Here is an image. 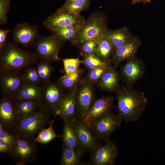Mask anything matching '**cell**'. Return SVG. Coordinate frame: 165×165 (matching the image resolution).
Wrapping results in <instances>:
<instances>
[{
    "mask_svg": "<svg viewBox=\"0 0 165 165\" xmlns=\"http://www.w3.org/2000/svg\"><path fill=\"white\" fill-rule=\"evenodd\" d=\"M118 115L126 122L138 121L143 113L148 100L143 92L123 86L116 91Z\"/></svg>",
    "mask_w": 165,
    "mask_h": 165,
    "instance_id": "obj_1",
    "label": "cell"
},
{
    "mask_svg": "<svg viewBox=\"0 0 165 165\" xmlns=\"http://www.w3.org/2000/svg\"><path fill=\"white\" fill-rule=\"evenodd\" d=\"M0 73L20 70L37 62L35 53L22 49L15 42L6 43L0 50Z\"/></svg>",
    "mask_w": 165,
    "mask_h": 165,
    "instance_id": "obj_2",
    "label": "cell"
},
{
    "mask_svg": "<svg viewBox=\"0 0 165 165\" xmlns=\"http://www.w3.org/2000/svg\"><path fill=\"white\" fill-rule=\"evenodd\" d=\"M52 113L41 108L28 116L18 118L8 130L15 136L34 139V135L45 128Z\"/></svg>",
    "mask_w": 165,
    "mask_h": 165,
    "instance_id": "obj_3",
    "label": "cell"
},
{
    "mask_svg": "<svg viewBox=\"0 0 165 165\" xmlns=\"http://www.w3.org/2000/svg\"><path fill=\"white\" fill-rule=\"evenodd\" d=\"M107 20L102 12L95 11L85 20L75 38L71 42L80 45L89 40L96 41L105 35L108 29Z\"/></svg>",
    "mask_w": 165,
    "mask_h": 165,
    "instance_id": "obj_4",
    "label": "cell"
},
{
    "mask_svg": "<svg viewBox=\"0 0 165 165\" xmlns=\"http://www.w3.org/2000/svg\"><path fill=\"white\" fill-rule=\"evenodd\" d=\"M63 42L52 33L46 36L39 35L32 45L38 59L50 63L59 60L58 54Z\"/></svg>",
    "mask_w": 165,
    "mask_h": 165,
    "instance_id": "obj_5",
    "label": "cell"
},
{
    "mask_svg": "<svg viewBox=\"0 0 165 165\" xmlns=\"http://www.w3.org/2000/svg\"><path fill=\"white\" fill-rule=\"evenodd\" d=\"M15 137L9 154L11 159L18 165L35 161L37 149L34 139L19 136Z\"/></svg>",
    "mask_w": 165,
    "mask_h": 165,
    "instance_id": "obj_6",
    "label": "cell"
},
{
    "mask_svg": "<svg viewBox=\"0 0 165 165\" xmlns=\"http://www.w3.org/2000/svg\"><path fill=\"white\" fill-rule=\"evenodd\" d=\"M123 120L118 115L109 112L94 122L89 127L98 140L105 141L121 125Z\"/></svg>",
    "mask_w": 165,
    "mask_h": 165,
    "instance_id": "obj_7",
    "label": "cell"
},
{
    "mask_svg": "<svg viewBox=\"0 0 165 165\" xmlns=\"http://www.w3.org/2000/svg\"><path fill=\"white\" fill-rule=\"evenodd\" d=\"M40 98L39 100L41 108L55 114L64 96L59 84L50 81L43 82Z\"/></svg>",
    "mask_w": 165,
    "mask_h": 165,
    "instance_id": "obj_8",
    "label": "cell"
},
{
    "mask_svg": "<svg viewBox=\"0 0 165 165\" xmlns=\"http://www.w3.org/2000/svg\"><path fill=\"white\" fill-rule=\"evenodd\" d=\"M103 145L98 146L91 152L90 163L93 165H112L117 159L118 152L114 142L108 139Z\"/></svg>",
    "mask_w": 165,
    "mask_h": 165,
    "instance_id": "obj_9",
    "label": "cell"
},
{
    "mask_svg": "<svg viewBox=\"0 0 165 165\" xmlns=\"http://www.w3.org/2000/svg\"><path fill=\"white\" fill-rule=\"evenodd\" d=\"M85 19L80 14H74L66 12L56 11L43 21V26L52 33L62 27L82 25Z\"/></svg>",
    "mask_w": 165,
    "mask_h": 165,
    "instance_id": "obj_10",
    "label": "cell"
},
{
    "mask_svg": "<svg viewBox=\"0 0 165 165\" xmlns=\"http://www.w3.org/2000/svg\"><path fill=\"white\" fill-rule=\"evenodd\" d=\"M145 71V66L143 61L135 56L126 60L121 66L120 76L126 86L132 87L144 75Z\"/></svg>",
    "mask_w": 165,
    "mask_h": 165,
    "instance_id": "obj_11",
    "label": "cell"
},
{
    "mask_svg": "<svg viewBox=\"0 0 165 165\" xmlns=\"http://www.w3.org/2000/svg\"><path fill=\"white\" fill-rule=\"evenodd\" d=\"M71 123L76 133L79 148L83 153L91 152L101 145L98 140L80 119L77 117Z\"/></svg>",
    "mask_w": 165,
    "mask_h": 165,
    "instance_id": "obj_12",
    "label": "cell"
},
{
    "mask_svg": "<svg viewBox=\"0 0 165 165\" xmlns=\"http://www.w3.org/2000/svg\"><path fill=\"white\" fill-rule=\"evenodd\" d=\"M0 84L3 94L13 97L25 83L20 70L1 73Z\"/></svg>",
    "mask_w": 165,
    "mask_h": 165,
    "instance_id": "obj_13",
    "label": "cell"
},
{
    "mask_svg": "<svg viewBox=\"0 0 165 165\" xmlns=\"http://www.w3.org/2000/svg\"><path fill=\"white\" fill-rule=\"evenodd\" d=\"M113 99L112 97H105L94 100L84 117L82 122L88 127L97 119L110 111Z\"/></svg>",
    "mask_w": 165,
    "mask_h": 165,
    "instance_id": "obj_14",
    "label": "cell"
},
{
    "mask_svg": "<svg viewBox=\"0 0 165 165\" xmlns=\"http://www.w3.org/2000/svg\"><path fill=\"white\" fill-rule=\"evenodd\" d=\"M39 36L37 27L26 22L17 24L12 32V39L15 43L25 47L32 43Z\"/></svg>",
    "mask_w": 165,
    "mask_h": 165,
    "instance_id": "obj_15",
    "label": "cell"
},
{
    "mask_svg": "<svg viewBox=\"0 0 165 165\" xmlns=\"http://www.w3.org/2000/svg\"><path fill=\"white\" fill-rule=\"evenodd\" d=\"M16 100L13 97L2 94L0 101V123L7 130L17 119Z\"/></svg>",
    "mask_w": 165,
    "mask_h": 165,
    "instance_id": "obj_16",
    "label": "cell"
},
{
    "mask_svg": "<svg viewBox=\"0 0 165 165\" xmlns=\"http://www.w3.org/2000/svg\"><path fill=\"white\" fill-rule=\"evenodd\" d=\"M141 44L140 39L138 36H134L131 40L115 50L111 59L114 67H118L123 61L135 56Z\"/></svg>",
    "mask_w": 165,
    "mask_h": 165,
    "instance_id": "obj_17",
    "label": "cell"
},
{
    "mask_svg": "<svg viewBox=\"0 0 165 165\" xmlns=\"http://www.w3.org/2000/svg\"><path fill=\"white\" fill-rule=\"evenodd\" d=\"M54 115L64 122L71 123L77 117L76 93L73 91L64 96Z\"/></svg>",
    "mask_w": 165,
    "mask_h": 165,
    "instance_id": "obj_18",
    "label": "cell"
},
{
    "mask_svg": "<svg viewBox=\"0 0 165 165\" xmlns=\"http://www.w3.org/2000/svg\"><path fill=\"white\" fill-rule=\"evenodd\" d=\"M77 117L82 120L94 101L92 87L89 84L83 85L76 94Z\"/></svg>",
    "mask_w": 165,
    "mask_h": 165,
    "instance_id": "obj_19",
    "label": "cell"
},
{
    "mask_svg": "<svg viewBox=\"0 0 165 165\" xmlns=\"http://www.w3.org/2000/svg\"><path fill=\"white\" fill-rule=\"evenodd\" d=\"M105 35L112 43L114 50L131 40L134 37L127 26L117 29H108Z\"/></svg>",
    "mask_w": 165,
    "mask_h": 165,
    "instance_id": "obj_20",
    "label": "cell"
},
{
    "mask_svg": "<svg viewBox=\"0 0 165 165\" xmlns=\"http://www.w3.org/2000/svg\"><path fill=\"white\" fill-rule=\"evenodd\" d=\"M99 80L100 87L107 91H116L119 88V76L114 67L110 66Z\"/></svg>",
    "mask_w": 165,
    "mask_h": 165,
    "instance_id": "obj_21",
    "label": "cell"
},
{
    "mask_svg": "<svg viewBox=\"0 0 165 165\" xmlns=\"http://www.w3.org/2000/svg\"><path fill=\"white\" fill-rule=\"evenodd\" d=\"M42 86L40 85L25 83L13 97L16 100H39Z\"/></svg>",
    "mask_w": 165,
    "mask_h": 165,
    "instance_id": "obj_22",
    "label": "cell"
},
{
    "mask_svg": "<svg viewBox=\"0 0 165 165\" xmlns=\"http://www.w3.org/2000/svg\"><path fill=\"white\" fill-rule=\"evenodd\" d=\"M15 106L17 119L31 115L41 108L39 100H16Z\"/></svg>",
    "mask_w": 165,
    "mask_h": 165,
    "instance_id": "obj_23",
    "label": "cell"
},
{
    "mask_svg": "<svg viewBox=\"0 0 165 165\" xmlns=\"http://www.w3.org/2000/svg\"><path fill=\"white\" fill-rule=\"evenodd\" d=\"M61 137L63 141V144L70 148L84 153L79 148L76 133L70 122H64Z\"/></svg>",
    "mask_w": 165,
    "mask_h": 165,
    "instance_id": "obj_24",
    "label": "cell"
},
{
    "mask_svg": "<svg viewBox=\"0 0 165 165\" xmlns=\"http://www.w3.org/2000/svg\"><path fill=\"white\" fill-rule=\"evenodd\" d=\"M96 42L98 46L95 54L104 61H110L114 50L110 41L105 35Z\"/></svg>",
    "mask_w": 165,
    "mask_h": 165,
    "instance_id": "obj_25",
    "label": "cell"
},
{
    "mask_svg": "<svg viewBox=\"0 0 165 165\" xmlns=\"http://www.w3.org/2000/svg\"><path fill=\"white\" fill-rule=\"evenodd\" d=\"M83 154L63 144L60 164L61 165H80L81 164V159Z\"/></svg>",
    "mask_w": 165,
    "mask_h": 165,
    "instance_id": "obj_26",
    "label": "cell"
},
{
    "mask_svg": "<svg viewBox=\"0 0 165 165\" xmlns=\"http://www.w3.org/2000/svg\"><path fill=\"white\" fill-rule=\"evenodd\" d=\"M82 24L79 25H71L62 27L52 33L64 42L66 41L71 42L77 35Z\"/></svg>",
    "mask_w": 165,
    "mask_h": 165,
    "instance_id": "obj_27",
    "label": "cell"
},
{
    "mask_svg": "<svg viewBox=\"0 0 165 165\" xmlns=\"http://www.w3.org/2000/svg\"><path fill=\"white\" fill-rule=\"evenodd\" d=\"M90 5V0H76L70 2L64 3L57 11L74 14H80L81 12L87 9Z\"/></svg>",
    "mask_w": 165,
    "mask_h": 165,
    "instance_id": "obj_28",
    "label": "cell"
},
{
    "mask_svg": "<svg viewBox=\"0 0 165 165\" xmlns=\"http://www.w3.org/2000/svg\"><path fill=\"white\" fill-rule=\"evenodd\" d=\"M57 116L55 115L54 118L50 121V126L48 128L42 129L37 134V136L34 139V142L35 143L38 142L46 144L55 138L61 137V135H57L55 133L53 127V123Z\"/></svg>",
    "mask_w": 165,
    "mask_h": 165,
    "instance_id": "obj_29",
    "label": "cell"
},
{
    "mask_svg": "<svg viewBox=\"0 0 165 165\" xmlns=\"http://www.w3.org/2000/svg\"><path fill=\"white\" fill-rule=\"evenodd\" d=\"M37 71L42 82L50 81L53 71V68L50 63L40 60L36 67Z\"/></svg>",
    "mask_w": 165,
    "mask_h": 165,
    "instance_id": "obj_30",
    "label": "cell"
},
{
    "mask_svg": "<svg viewBox=\"0 0 165 165\" xmlns=\"http://www.w3.org/2000/svg\"><path fill=\"white\" fill-rule=\"evenodd\" d=\"M78 71L74 72L65 73L61 77L59 80V84L64 89H70L73 88L76 84L79 78Z\"/></svg>",
    "mask_w": 165,
    "mask_h": 165,
    "instance_id": "obj_31",
    "label": "cell"
},
{
    "mask_svg": "<svg viewBox=\"0 0 165 165\" xmlns=\"http://www.w3.org/2000/svg\"><path fill=\"white\" fill-rule=\"evenodd\" d=\"M82 62L90 69L110 65V61L106 62L102 60L95 54L84 55Z\"/></svg>",
    "mask_w": 165,
    "mask_h": 165,
    "instance_id": "obj_32",
    "label": "cell"
},
{
    "mask_svg": "<svg viewBox=\"0 0 165 165\" xmlns=\"http://www.w3.org/2000/svg\"><path fill=\"white\" fill-rule=\"evenodd\" d=\"M29 66L25 68L23 73L25 83L40 85L42 81L36 68L34 66Z\"/></svg>",
    "mask_w": 165,
    "mask_h": 165,
    "instance_id": "obj_33",
    "label": "cell"
},
{
    "mask_svg": "<svg viewBox=\"0 0 165 165\" xmlns=\"http://www.w3.org/2000/svg\"><path fill=\"white\" fill-rule=\"evenodd\" d=\"M63 63L65 73H69L78 71V68L80 63L82 62L79 58H68L61 59Z\"/></svg>",
    "mask_w": 165,
    "mask_h": 165,
    "instance_id": "obj_34",
    "label": "cell"
},
{
    "mask_svg": "<svg viewBox=\"0 0 165 165\" xmlns=\"http://www.w3.org/2000/svg\"><path fill=\"white\" fill-rule=\"evenodd\" d=\"M79 46L81 53L84 56L95 54L98 45L96 41L91 40L86 41Z\"/></svg>",
    "mask_w": 165,
    "mask_h": 165,
    "instance_id": "obj_35",
    "label": "cell"
},
{
    "mask_svg": "<svg viewBox=\"0 0 165 165\" xmlns=\"http://www.w3.org/2000/svg\"><path fill=\"white\" fill-rule=\"evenodd\" d=\"M11 0H0V24H6L7 15L10 9Z\"/></svg>",
    "mask_w": 165,
    "mask_h": 165,
    "instance_id": "obj_36",
    "label": "cell"
},
{
    "mask_svg": "<svg viewBox=\"0 0 165 165\" xmlns=\"http://www.w3.org/2000/svg\"><path fill=\"white\" fill-rule=\"evenodd\" d=\"M110 65L100 67L91 69L89 74V78L90 81L95 82L99 80L103 74L110 66Z\"/></svg>",
    "mask_w": 165,
    "mask_h": 165,
    "instance_id": "obj_37",
    "label": "cell"
},
{
    "mask_svg": "<svg viewBox=\"0 0 165 165\" xmlns=\"http://www.w3.org/2000/svg\"><path fill=\"white\" fill-rule=\"evenodd\" d=\"M15 136L9 133L0 123V140H2L11 146L15 140Z\"/></svg>",
    "mask_w": 165,
    "mask_h": 165,
    "instance_id": "obj_38",
    "label": "cell"
},
{
    "mask_svg": "<svg viewBox=\"0 0 165 165\" xmlns=\"http://www.w3.org/2000/svg\"><path fill=\"white\" fill-rule=\"evenodd\" d=\"M10 32L9 29H1L0 30V50L6 44L7 36Z\"/></svg>",
    "mask_w": 165,
    "mask_h": 165,
    "instance_id": "obj_39",
    "label": "cell"
},
{
    "mask_svg": "<svg viewBox=\"0 0 165 165\" xmlns=\"http://www.w3.org/2000/svg\"><path fill=\"white\" fill-rule=\"evenodd\" d=\"M11 146L6 142L0 140V152L9 153Z\"/></svg>",
    "mask_w": 165,
    "mask_h": 165,
    "instance_id": "obj_40",
    "label": "cell"
},
{
    "mask_svg": "<svg viewBox=\"0 0 165 165\" xmlns=\"http://www.w3.org/2000/svg\"><path fill=\"white\" fill-rule=\"evenodd\" d=\"M151 0H131L132 4H135L138 2H141L144 4L149 2Z\"/></svg>",
    "mask_w": 165,
    "mask_h": 165,
    "instance_id": "obj_41",
    "label": "cell"
},
{
    "mask_svg": "<svg viewBox=\"0 0 165 165\" xmlns=\"http://www.w3.org/2000/svg\"><path fill=\"white\" fill-rule=\"evenodd\" d=\"M76 0H65L64 3H68Z\"/></svg>",
    "mask_w": 165,
    "mask_h": 165,
    "instance_id": "obj_42",
    "label": "cell"
}]
</instances>
